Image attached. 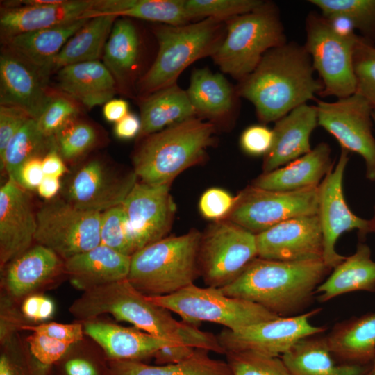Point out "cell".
<instances>
[{"label":"cell","mask_w":375,"mask_h":375,"mask_svg":"<svg viewBox=\"0 0 375 375\" xmlns=\"http://www.w3.org/2000/svg\"><path fill=\"white\" fill-rule=\"evenodd\" d=\"M84 333L94 340L111 360H140L153 357L160 349L183 344L165 340L136 328L94 319L85 322Z\"/></svg>","instance_id":"obj_23"},{"label":"cell","mask_w":375,"mask_h":375,"mask_svg":"<svg viewBox=\"0 0 375 375\" xmlns=\"http://www.w3.org/2000/svg\"><path fill=\"white\" fill-rule=\"evenodd\" d=\"M188 98L197 115L219 119L230 113L234 105V91L220 74L208 69L193 71L188 89Z\"/></svg>","instance_id":"obj_35"},{"label":"cell","mask_w":375,"mask_h":375,"mask_svg":"<svg viewBox=\"0 0 375 375\" xmlns=\"http://www.w3.org/2000/svg\"><path fill=\"white\" fill-rule=\"evenodd\" d=\"M263 3L260 0H185L192 19L212 18L220 21L251 12Z\"/></svg>","instance_id":"obj_43"},{"label":"cell","mask_w":375,"mask_h":375,"mask_svg":"<svg viewBox=\"0 0 375 375\" xmlns=\"http://www.w3.org/2000/svg\"><path fill=\"white\" fill-rule=\"evenodd\" d=\"M36 228L29 193L8 178L0 188L1 269L31 247Z\"/></svg>","instance_id":"obj_20"},{"label":"cell","mask_w":375,"mask_h":375,"mask_svg":"<svg viewBox=\"0 0 375 375\" xmlns=\"http://www.w3.org/2000/svg\"><path fill=\"white\" fill-rule=\"evenodd\" d=\"M53 301L42 294H32L23 301L21 310L24 317L33 322H43L50 319L54 312Z\"/></svg>","instance_id":"obj_52"},{"label":"cell","mask_w":375,"mask_h":375,"mask_svg":"<svg viewBox=\"0 0 375 375\" xmlns=\"http://www.w3.org/2000/svg\"><path fill=\"white\" fill-rule=\"evenodd\" d=\"M320 310L278 317L237 331L226 328L219 333L217 339L225 353L249 351L281 357L301 339L326 331V327L315 326L310 322V319Z\"/></svg>","instance_id":"obj_14"},{"label":"cell","mask_w":375,"mask_h":375,"mask_svg":"<svg viewBox=\"0 0 375 375\" xmlns=\"http://www.w3.org/2000/svg\"><path fill=\"white\" fill-rule=\"evenodd\" d=\"M101 15L137 18L171 26L187 24L192 19L185 0H94L88 18Z\"/></svg>","instance_id":"obj_33"},{"label":"cell","mask_w":375,"mask_h":375,"mask_svg":"<svg viewBox=\"0 0 375 375\" xmlns=\"http://www.w3.org/2000/svg\"><path fill=\"white\" fill-rule=\"evenodd\" d=\"M42 165L44 175L47 176L60 178L68 172L65 160L58 151L55 140L53 146L42 157Z\"/></svg>","instance_id":"obj_56"},{"label":"cell","mask_w":375,"mask_h":375,"mask_svg":"<svg viewBox=\"0 0 375 375\" xmlns=\"http://www.w3.org/2000/svg\"><path fill=\"white\" fill-rule=\"evenodd\" d=\"M30 119L24 110L17 107L0 105V160L10 140Z\"/></svg>","instance_id":"obj_49"},{"label":"cell","mask_w":375,"mask_h":375,"mask_svg":"<svg viewBox=\"0 0 375 375\" xmlns=\"http://www.w3.org/2000/svg\"><path fill=\"white\" fill-rule=\"evenodd\" d=\"M54 143V138L47 137L37 122L30 119L8 143L0 160L1 169L13 179L20 167L34 157H43Z\"/></svg>","instance_id":"obj_38"},{"label":"cell","mask_w":375,"mask_h":375,"mask_svg":"<svg viewBox=\"0 0 375 375\" xmlns=\"http://www.w3.org/2000/svg\"><path fill=\"white\" fill-rule=\"evenodd\" d=\"M49 76L4 46L0 54V105L17 107L37 121L51 99Z\"/></svg>","instance_id":"obj_19"},{"label":"cell","mask_w":375,"mask_h":375,"mask_svg":"<svg viewBox=\"0 0 375 375\" xmlns=\"http://www.w3.org/2000/svg\"><path fill=\"white\" fill-rule=\"evenodd\" d=\"M236 201L226 190L219 188L206 190L201 196L199 209L202 216L210 220L221 221L231 212Z\"/></svg>","instance_id":"obj_46"},{"label":"cell","mask_w":375,"mask_h":375,"mask_svg":"<svg viewBox=\"0 0 375 375\" xmlns=\"http://www.w3.org/2000/svg\"><path fill=\"white\" fill-rule=\"evenodd\" d=\"M26 324L22 322L21 315L15 309L10 307L8 299L1 300V344L10 340L16 335V331Z\"/></svg>","instance_id":"obj_54"},{"label":"cell","mask_w":375,"mask_h":375,"mask_svg":"<svg viewBox=\"0 0 375 375\" xmlns=\"http://www.w3.org/2000/svg\"><path fill=\"white\" fill-rule=\"evenodd\" d=\"M256 237L258 258L303 261L323 257V235L317 214L290 219Z\"/></svg>","instance_id":"obj_18"},{"label":"cell","mask_w":375,"mask_h":375,"mask_svg":"<svg viewBox=\"0 0 375 375\" xmlns=\"http://www.w3.org/2000/svg\"><path fill=\"white\" fill-rule=\"evenodd\" d=\"M140 138L195 117L197 112L186 91L176 83L142 97L140 101Z\"/></svg>","instance_id":"obj_32"},{"label":"cell","mask_w":375,"mask_h":375,"mask_svg":"<svg viewBox=\"0 0 375 375\" xmlns=\"http://www.w3.org/2000/svg\"><path fill=\"white\" fill-rule=\"evenodd\" d=\"M89 19L19 34L3 41L6 47L49 76L60 51Z\"/></svg>","instance_id":"obj_28"},{"label":"cell","mask_w":375,"mask_h":375,"mask_svg":"<svg viewBox=\"0 0 375 375\" xmlns=\"http://www.w3.org/2000/svg\"><path fill=\"white\" fill-rule=\"evenodd\" d=\"M101 244L119 253L132 256L137 249L127 216L122 205L101 212Z\"/></svg>","instance_id":"obj_41"},{"label":"cell","mask_w":375,"mask_h":375,"mask_svg":"<svg viewBox=\"0 0 375 375\" xmlns=\"http://www.w3.org/2000/svg\"><path fill=\"white\" fill-rule=\"evenodd\" d=\"M258 257L256 234L229 220L215 222L201 233L199 275L208 287L223 288Z\"/></svg>","instance_id":"obj_10"},{"label":"cell","mask_w":375,"mask_h":375,"mask_svg":"<svg viewBox=\"0 0 375 375\" xmlns=\"http://www.w3.org/2000/svg\"><path fill=\"white\" fill-rule=\"evenodd\" d=\"M215 132L214 124L193 117L149 135L133 155V171L141 182L170 184L204 159Z\"/></svg>","instance_id":"obj_4"},{"label":"cell","mask_w":375,"mask_h":375,"mask_svg":"<svg viewBox=\"0 0 375 375\" xmlns=\"http://www.w3.org/2000/svg\"><path fill=\"white\" fill-rule=\"evenodd\" d=\"M372 120H373L374 124L375 126V110H373L372 111Z\"/></svg>","instance_id":"obj_63"},{"label":"cell","mask_w":375,"mask_h":375,"mask_svg":"<svg viewBox=\"0 0 375 375\" xmlns=\"http://www.w3.org/2000/svg\"><path fill=\"white\" fill-rule=\"evenodd\" d=\"M21 330L42 333L70 344L81 340L84 334L83 326L80 323L60 324L49 322L38 325L26 324L22 326Z\"/></svg>","instance_id":"obj_50"},{"label":"cell","mask_w":375,"mask_h":375,"mask_svg":"<svg viewBox=\"0 0 375 375\" xmlns=\"http://www.w3.org/2000/svg\"><path fill=\"white\" fill-rule=\"evenodd\" d=\"M369 220V233H375V205L374 208V215Z\"/></svg>","instance_id":"obj_61"},{"label":"cell","mask_w":375,"mask_h":375,"mask_svg":"<svg viewBox=\"0 0 375 375\" xmlns=\"http://www.w3.org/2000/svg\"><path fill=\"white\" fill-rule=\"evenodd\" d=\"M42 159V157L38 156L26 161L12 180L26 191L37 190L44 176Z\"/></svg>","instance_id":"obj_53"},{"label":"cell","mask_w":375,"mask_h":375,"mask_svg":"<svg viewBox=\"0 0 375 375\" xmlns=\"http://www.w3.org/2000/svg\"><path fill=\"white\" fill-rule=\"evenodd\" d=\"M316 106L302 104L275 122L274 140L264 156L263 173L273 171L312 149L310 136L318 126Z\"/></svg>","instance_id":"obj_22"},{"label":"cell","mask_w":375,"mask_h":375,"mask_svg":"<svg viewBox=\"0 0 375 375\" xmlns=\"http://www.w3.org/2000/svg\"><path fill=\"white\" fill-rule=\"evenodd\" d=\"M331 148L320 142L306 154L255 178L251 185L268 190L294 191L319 186L333 168Z\"/></svg>","instance_id":"obj_24"},{"label":"cell","mask_w":375,"mask_h":375,"mask_svg":"<svg viewBox=\"0 0 375 375\" xmlns=\"http://www.w3.org/2000/svg\"><path fill=\"white\" fill-rule=\"evenodd\" d=\"M273 130L262 124H253L242 133L240 144L242 150L253 156H265L272 148Z\"/></svg>","instance_id":"obj_48"},{"label":"cell","mask_w":375,"mask_h":375,"mask_svg":"<svg viewBox=\"0 0 375 375\" xmlns=\"http://www.w3.org/2000/svg\"><path fill=\"white\" fill-rule=\"evenodd\" d=\"M67 375H98L94 365L88 360L74 358L68 360L65 365Z\"/></svg>","instance_id":"obj_59"},{"label":"cell","mask_w":375,"mask_h":375,"mask_svg":"<svg viewBox=\"0 0 375 375\" xmlns=\"http://www.w3.org/2000/svg\"><path fill=\"white\" fill-rule=\"evenodd\" d=\"M314 72L304 46L287 42L264 55L238 93L253 105L260 122H275L320 94L323 85Z\"/></svg>","instance_id":"obj_1"},{"label":"cell","mask_w":375,"mask_h":375,"mask_svg":"<svg viewBox=\"0 0 375 375\" xmlns=\"http://www.w3.org/2000/svg\"><path fill=\"white\" fill-rule=\"evenodd\" d=\"M169 186L138 181L122 203L137 251L165 238L170 230L176 204Z\"/></svg>","instance_id":"obj_17"},{"label":"cell","mask_w":375,"mask_h":375,"mask_svg":"<svg viewBox=\"0 0 375 375\" xmlns=\"http://www.w3.org/2000/svg\"><path fill=\"white\" fill-rule=\"evenodd\" d=\"M58 151L65 161L74 162L96 145L97 130L90 124L78 120L70 122L54 135Z\"/></svg>","instance_id":"obj_40"},{"label":"cell","mask_w":375,"mask_h":375,"mask_svg":"<svg viewBox=\"0 0 375 375\" xmlns=\"http://www.w3.org/2000/svg\"><path fill=\"white\" fill-rule=\"evenodd\" d=\"M332 269L323 259L281 261L256 258L224 294L255 303L280 317L302 313Z\"/></svg>","instance_id":"obj_3"},{"label":"cell","mask_w":375,"mask_h":375,"mask_svg":"<svg viewBox=\"0 0 375 375\" xmlns=\"http://www.w3.org/2000/svg\"><path fill=\"white\" fill-rule=\"evenodd\" d=\"M201 233L192 229L165 237L131 257L128 281L142 294L165 296L194 283L199 275L198 253Z\"/></svg>","instance_id":"obj_5"},{"label":"cell","mask_w":375,"mask_h":375,"mask_svg":"<svg viewBox=\"0 0 375 375\" xmlns=\"http://www.w3.org/2000/svg\"><path fill=\"white\" fill-rule=\"evenodd\" d=\"M101 212L79 208L63 198L47 201L36 212L35 242L65 260L101 244Z\"/></svg>","instance_id":"obj_11"},{"label":"cell","mask_w":375,"mask_h":375,"mask_svg":"<svg viewBox=\"0 0 375 375\" xmlns=\"http://www.w3.org/2000/svg\"><path fill=\"white\" fill-rule=\"evenodd\" d=\"M197 349L186 344L165 346L158 350L153 358L158 365L176 364L190 358Z\"/></svg>","instance_id":"obj_55"},{"label":"cell","mask_w":375,"mask_h":375,"mask_svg":"<svg viewBox=\"0 0 375 375\" xmlns=\"http://www.w3.org/2000/svg\"><path fill=\"white\" fill-rule=\"evenodd\" d=\"M292 375H366L369 365L338 363L325 336L315 335L297 342L281 356Z\"/></svg>","instance_id":"obj_29"},{"label":"cell","mask_w":375,"mask_h":375,"mask_svg":"<svg viewBox=\"0 0 375 375\" xmlns=\"http://www.w3.org/2000/svg\"><path fill=\"white\" fill-rule=\"evenodd\" d=\"M325 18L343 17L360 36L375 44V0H310Z\"/></svg>","instance_id":"obj_39"},{"label":"cell","mask_w":375,"mask_h":375,"mask_svg":"<svg viewBox=\"0 0 375 375\" xmlns=\"http://www.w3.org/2000/svg\"><path fill=\"white\" fill-rule=\"evenodd\" d=\"M304 48L319 76L321 96L344 98L356 92L353 56L360 35L337 32L321 14L310 12L306 19Z\"/></svg>","instance_id":"obj_9"},{"label":"cell","mask_w":375,"mask_h":375,"mask_svg":"<svg viewBox=\"0 0 375 375\" xmlns=\"http://www.w3.org/2000/svg\"><path fill=\"white\" fill-rule=\"evenodd\" d=\"M140 41L133 24L127 18H117L106 43L103 64L112 75L118 90L123 91L133 76L139 57Z\"/></svg>","instance_id":"obj_34"},{"label":"cell","mask_w":375,"mask_h":375,"mask_svg":"<svg viewBox=\"0 0 375 375\" xmlns=\"http://www.w3.org/2000/svg\"><path fill=\"white\" fill-rule=\"evenodd\" d=\"M318 196L319 186L274 191L250 185L238 194L226 219L256 235L290 219L317 215Z\"/></svg>","instance_id":"obj_12"},{"label":"cell","mask_w":375,"mask_h":375,"mask_svg":"<svg viewBox=\"0 0 375 375\" xmlns=\"http://www.w3.org/2000/svg\"><path fill=\"white\" fill-rule=\"evenodd\" d=\"M4 268L7 292L13 298H21L32 294L64 272V260L50 249L37 244Z\"/></svg>","instance_id":"obj_25"},{"label":"cell","mask_w":375,"mask_h":375,"mask_svg":"<svg viewBox=\"0 0 375 375\" xmlns=\"http://www.w3.org/2000/svg\"><path fill=\"white\" fill-rule=\"evenodd\" d=\"M26 342L31 355L44 366L58 361L72 345L35 332L26 338Z\"/></svg>","instance_id":"obj_47"},{"label":"cell","mask_w":375,"mask_h":375,"mask_svg":"<svg viewBox=\"0 0 375 375\" xmlns=\"http://www.w3.org/2000/svg\"><path fill=\"white\" fill-rule=\"evenodd\" d=\"M117 18L112 15L90 18L65 44L56 58L53 72L73 64L99 60Z\"/></svg>","instance_id":"obj_37"},{"label":"cell","mask_w":375,"mask_h":375,"mask_svg":"<svg viewBox=\"0 0 375 375\" xmlns=\"http://www.w3.org/2000/svg\"><path fill=\"white\" fill-rule=\"evenodd\" d=\"M138 178L134 171L122 172L101 159H91L70 176L63 199L79 208L103 212L122 205Z\"/></svg>","instance_id":"obj_16"},{"label":"cell","mask_w":375,"mask_h":375,"mask_svg":"<svg viewBox=\"0 0 375 375\" xmlns=\"http://www.w3.org/2000/svg\"><path fill=\"white\" fill-rule=\"evenodd\" d=\"M357 291L375 292V261L369 247L362 241L353 254L332 269L317 288L315 295L320 302H326Z\"/></svg>","instance_id":"obj_30"},{"label":"cell","mask_w":375,"mask_h":375,"mask_svg":"<svg viewBox=\"0 0 375 375\" xmlns=\"http://www.w3.org/2000/svg\"><path fill=\"white\" fill-rule=\"evenodd\" d=\"M197 349L190 358L176 364L149 365L140 360H111L108 375H232L227 362Z\"/></svg>","instance_id":"obj_36"},{"label":"cell","mask_w":375,"mask_h":375,"mask_svg":"<svg viewBox=\"0 0 375 375\" xmlns=\"http://www.w3.org/2000/svg\"><path fill=\"white\" fill-rule=\"evenodd\" d=\"M61 188L59 178L44 176L37 188L38 194L44 199H53Z\"/></svg>","instance_id":"obj_60"},{"label":"cell","mask_w":375,"mask_h":375,"mask_svg":"<svg viewBox=\"0 0 375 375\" xmlns=\"http://www.w3.org/2000/svg\"><path fill=\"white\" fill-rule=\"evenodd\" d=\"M94 0H63L43 6H7L1 8L0 29L3 40L19 34L88 19Z\"/></svg>","instance_id":"obj_21"},{"label":"cell","mask_w":375,"mask_h":375,"mask_svg":"<svg viewBox=\"0 0 375 375\" xmlns=\"http://www.w3.org/2000/svg\"><path fill=\"white\" fill-rule=\"evenodd\" d=\"M147 297L195 326L207 322L237 331L280 317L251 301L226 295L219 288L194 283L171 294Z\"/></svg>","instance_id":"obj_8"},{"label":"cell","mask_w":375,"mask_h":375,"mask_svg":"<svg viewBox=\"0 0 375 375\" xmlns=\"http://www.w3.org/2000/svg\"><path fill=\"white\" fill-rule=\"evenodd\" d=\"M128 113V103L122 99H112L103 108L104 118L110 122H117Z\"/></svg>","instance_id":"obj_58"},{"label":"cell","mask_w":375,"mask_h":375,"mask_svg":"<svg viewBox=\"0 0 375 375\" xmlns=\"http://www.w3.org/2000/svg\"><path fill=\"white\" fill-rule=\"evenodd\" d=\"M325 338L332 354L342 362L371 364L375 356V312L337 323Z\"/></svg>","instance_id":"obj_31"},{"label":"cell","mask_w":375,"mask_h":375,"mask_svg":"<svg viewBox=\"0 0 375 375\" xmlns=\"http://www.w3.org/2000/svg\"><path fill=\"white\" fill-rule=\"evenodd\" d=\"M56 81L64 94L88 108L105 104L118 91L112 75L99 60L63 67L57 71Z\"/></svg>","instance_id":"obj_27"},{"label":"cell","mask_w":375,"mask_h":375,"mask_svg":"<svg viewBox=\"0 0 375 375\" xmlns=\"http://www.w3.org/2000/svg\"><path fill=\"white\" fill-rule=\"evenodd\" d=\"M141 130V120L134 113L128 112L115 124L114 133L119 139L129 140L138 136Z\"/></svg>","instance_id":"obj_57"},{"label":"cell","mask_w":375,"mask_h":375,"mask_svg":"<svg viewBox=\"0 0 375 375\" xmlns=\"http://www.w3.org/2000/svg\"><path fill=\"white\" fill-rule=\"evenodd\" d=\"M316 107L318 124L334 136L342 149L362 158L367 179L375 182L373 109L368 102L354 93L333 102L319 101Z\"/></svg>","instance_id":"obj_13"},{"label":"cell","mask_w":375,"mask_h":375,"mask_svg":"<svg viewBox=\"0 0 375 375\" xmlns=\"http://www.w3.org/2000/svg\"><path fill=\"white\" fill-rule=\"evenodd\" d=\"M16 334L3 343V351L0 356V375H28L22 360V343Z\"/></svg>","instance_id":"obj_51"},{"label":"cell","mask_w":375,"mask_h":375,"mask_svg":"<svg viewBox=\"0 0 375 375\" xmlns=\"http://www.w3.org/2000/svg\"><path fill=\"white\" fill-rule=\"evenodd\" d=\"M370 375H375V356L371 362Z\"/></svg>","instance_id":"obj_62"},{"label":"cell","mask_w":375,"mask_h":375,"mask_svg":"<svg viewBox=\"0 0 375 375\" xmlns=\"http://www.w3.org/2000/svg\"><path fill=\"white\" fill-rule=\"evenodd\" d=\"M77 102L65 94H51V99L36 121L47 137L53 138L64 126L77 118Z\"/></svg>","instance_id":"obj_45"},{"label":"cell","mask_w":375,"mask_h":375,"mask_svg":"<svg viewBox=\"0 0 375 375\" xmlns=\"http://www.w3.org/2000/svg\"><path fill=\"white\" fill-rule=\"evenodd\" d=\"M366 375H370V370L368 372V373Z\"/></svg>","instance_id":"obj_64"},{"label":"cell","mask_w":375,"mask_h":375,"mask_svg":"<svg viewBox=\"0 0 375 375\" xmlns=\"http://www.w3.org/2000/svg\"><path fill=\"white\" fill-rule=\"evenodd\" d=\"M153 31L157 56L138 84L144 96L176 83L186 67L212 56L224 40L222 21L212 18L180 26L160 25Z\"/></svg>","instance_id":"obj_6"},{"label":"cell","mask_w":375,"mask_h":375,"mask_svg":"<svg viewBox=\"0 0 375 375\" xmlns=\"http://www.w3.org/2000/svg\"><path fill=\"white\" fill-rule=\"evenodd\" d=\"M349 151L342 149L338 161L319 185L317 216L323 235L322 259L333 269L346 256L338 253L335 244L345 232L357 230L360 239L369 233V220L354 214L345 200L343 178Z\"/></svg>","instance_id":"obj_15"},{"label":"cell","mask_w":375,"mask_h":375,"mask_svg":"<svg viewBox=\"0 0 375 375\" xmlns=\"http://www.w3.org/2000/svg\"><path fill=\"white\" fill-rule=\"evenodd\" d=\"M69 311L84 322L110 314L119 321L160 338L215 353L221 349L217 336L197 326L177 321L171 311L151 301L127 278L84 291Z\"/></svg>","instance_id":"obj_2"},{"label":"cell","mask_w":375,"mask_h":375,"mask_svg":"<svg viewBox=\"0 0 375 375\" xmlns=\"http://www.w3.org/2000/svg\"><path fill=\"white\" fill-rule=\"evenodd\" d=\"M285 42L277 7L264 2L257 9L228 20L226 35L212 57L223 72L242 81L268 51Z\"/></svg>","instance_id":"obj_7"},{"label":"cell","mask_w":375,"mask_h":375,"mask_svg":"<svg viewBox=\"0 0 375 375\" xmlns=\"http://www.w3.org/2000/svg\"><path fill=\"white\" fill-rule=\"evenodd\" d=\"M356 92L375 110V44L361 36L353 56Z\"/></svg>","instance_id":"obj_44"},{"label":"cell","mask_w":375,"mask_h":375,"mask_svg":"<svg viewBox=\"0 0 375 375\" xmlns=\"http://www.w3.org/2000/svg\"><path fill=\"white\" fill-rule=\"evenodd\" d=\"M131 256L102 244L64 260V272L84 291L127 278Z\"/></svg>","instance_id":"obj_26"},{"label":"cell","mask_w":375,"mask_h":375,"mask_svg":"<svg viewBox=\"0 0 375 375\" xmlns=\"http://www.w3.org/2000/svg\"><path fill=\"white\" fill-rule=\"evenodd\" d=\"M225 355L232 375H292L281 357L249 351Z\"/></svg>","instance_id":"obj_42"}]
</instances>
